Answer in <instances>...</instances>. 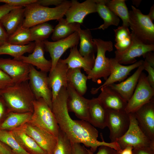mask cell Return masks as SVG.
<instances>
[{
    "label": "cell",
    "instance_id": "1",
    "mask_svg": "<svg viewBox=\"0 0 154 154\" xmlns=\"http://www.w3.org/2000/svg\"><path fill=\"white\" fill-rule=\"evenodd\" d=\"M67 97L66 88L63 87L52 101L51 109L60 129L66 134L72 143H82L90 148L93 153L102 145L119 151L120 147L117 142H106L102 134V141H98V131L89 122L82 120H74L71 117L67 108Z\"/></svg>",
    "mask_w": 154,
    "mask_h": 154
},
{
    "label": "cell",
    "instance_id": "2",
    "mask_svg": "<svg viewBox=\"0 0 154 154\" xmlns=\"http://www.w3.org/2000/svg\"><path fill=\"white\" fill-rule=\"evenodd\" d=\"M28 81L0 90V96L4 100L9 112L33 113V102L36 99Z\"/></svg>",
    "mask_w": 154,
    "mask_h": 154
},
{
    "label": "cell",
    "instance_id": "3",
    "mask_svg": "<svg viewBox=\"0 0 154 154\" xmlns=\"http://www.w3.org/2000/svg\"><path fill=\"white\" fill-rule=\"evenodd\" d=\"M71 1L64 0L60 5L51 8L33 3L25 7V18L22 25L30 28L38 24L63 18L70 6Z\"/></svg>",
    "mask_w": 154,
    "mask_h": 154
},
{
    "label": "cell",
    "instance_id": "4",
    "mask_svg": "<svg viewBox=\"0 0 154 154\" xmlns=\"http://www.w3.org/2000/svg\"><path fill=\"white\" fill-rule=\"evenodd\" d=\"M129 11V26L132 37L146 45L154 44V25L147 15L131 6Z\"/></svg>",
    "mask_w": 154,
    "mask_h": 154
},
{
    "label": "cell",
    "instance_id": "5",
    "mask_svg": "<svg viewBox=\"0 0 154 154\" xmlns=\"http://www.w3.org/2000/svg\"><path fill=\"white\" fill-rule=\"evenodd\" d=\"M33 112L29 122L57 137L60 128L55 116L48 104L42 98L33 102Z\"/></svg>",
    "mask_w": 154,
    "mask_h": 154
},
{
    "label": "cell",
    "instance_id": "6",
    "mask_svg": "<svg viewBox=\"0 0 154 154\" xmlns=\"http://www.w3.org/2000/svg\"><path fill=\"white\" fill-rule=\"evenodd\" d=\"M97 47V55L94 66L88 74V79L96 82L99 78H103L106 80L109 76L111 71L110 58L106 56L107 51L113 49L112 42L105 41L100 38H93Z\"/></svg>",
    "mask_w": 154,
    "mask_h": 154
},
{
    "label": "cell",
    "instance_id": "7",
    "mask_svg": "<svg viewBox=\"0 0 154 154\" xmlns=\"http://www.w3.org/2000/svg\"><path fill=\"white\" fill-rule=\"evenodd\" d=\"M129 128L121 137L116 141L121 150L128 146L133 148H154V142L145 134L138 125L134 113H129Z\"/></svg>",
    "mask_w": 154,
    "mask_h": 154
},
{
    "label": "cell",
    "instance_id": "8",
    "mask_svg": "<svg viewBox=\"0 0 154 154\" xmlns=\"http://www.w3.org/2000/svg\"><path fill=\"white\" fill-rule=\"evenodd\" d=\"M154 88L149 84L146 74L141 73L134 92L127 102L125 111L135 112L142 106L154 99Z\"/></svg>",
    "mask_w": 154,
    "mask_h": 154
},
{
    "label": "cell",
    "instance_id": "9",
    "mask_svg": "<svg viewBox=\"0 0 154 154\" xmlns=\"http://www.w3.org/2000/svg\"><path fill=\"white\" fill-rule=\"evenodd\" d=\"M29 84L36 100L42 98L52 109V96L47 73L37 70L31 65Z\"/></svg>",
    "mask_w": 154,
    "mask_h": 154
},
{
    "label": "cell",
    "instance_id": "10",
    "mask_svg": "<svg viewBox=\"0 0 154 154\" xmlns=\"http://www.w3.org/2000/svg\"><path fill=\"white\" fill-rule=\"evenodd\" d=\"M107 127L110 131L111 142H116L128 130L130 124L129 114L125 110L107 109Z\"/></svg>",
    "mask_w": 154,
    "mask_h": 154
},
{
    "label": "cell",
    "instance_id": "11",
    "mask_svg": "<svg viewBox=\"0 0 154 154\" xmlns=\"http://www.w3.org/2000/svg\"><path fill=\"white\" fill-rule=\"evenodd\" d=\"M17 129L22 130L31 137L48 154H53L57 141V137L29 122Z\"/></svg>",
    "mask_w": 154,
    "mask_h": 154
},
{
    "label": "cell",
    "instance_id": "12",
    "mask_svg": "<svg viewBox=\"0 0 154 154\" xmlns=\"http://www.w3.org/2000/svg\"><path fill=\"white\" fill-rule=\"evenodd\" d=\"M79 40V34L76 31L67 38L58 40L51 42L45 40L43 41L44 49L49 52L51 58L50 71L54 68L64 53L68 48L77 46Z\"/></svg>",
    "mask_w": 154,
    "mask_h": 154
},
{
    "label": "cell",
    "instance_id": "13",
    "mask_svg": "<svg viewBox=\"0 0 154 154\" xmlns=\"http://www.w3.org/2000/svg\"><path fill=\"white\" fill-rule=\"evenodd\" d=\"M30 66L20 60L0 58V69L10 77L15 84L29 81Z\"/></svg>",
    "mask_w": 154,
    "mask_h": 154
},
{
    "label": "cell",
    "instance_id": "14",
    "mask_svg": "<svg viewBox=\"0 0 154 154\" xmlns=\"http://www.w3.org/2000/svg\"><path fill=\"white\" fill-rule=\"evenodd\" d=\"M111 71L110 74L101 86L97 88H93L91 91L93 94H97L100 89L104 86L114 83L117 82L122 81L126 78L131 72L142 65L143 60H140L129 65L124 66L119 63L114 58H110Z\"/></svg>",
    "mask_w": 154,
    "mask_h": 154
},
{
    "label": "cell",
    "instance_id": "15",
    "mask_svg": "<svg viewBox=\"0 0 154 154\" xmlns=\"http://www.w3.org/2000/svg\"><path fill=\"white\" fill-rule=\"evenodd\" d=\"M66 89L68 93L67 106L68 112H73L80 120L88 122L90 99L80 94L69 84H68Z\"/></svg>",
    "mask_w": 154,
    "mask_h": 154
},
{
    "label": "cell",
    "instance_id": "16",
    "mask_svg": "<svg viewBox=\"0 0 154 154\" xmlns=\"http://www.w3.org/2000/svg\"><path fill=\"white\" fill-rule=\"evenodd\" d=\"M154 50V44H145L132 37L131 43L127 49L122 52L115 51L114 58L121 64H133L137 62L136 57L142 56L144 58L147 52Z\"/></svg>",
    "mask_w": 154,
    "mask_h": 154
},
{
    "label": "cell",
    "instance_id": "17",
    "mask_svg": "<svg viewBox=\"0 0 154 154\" xmlns=\"http://www.w3.org/2000/svg\"><path fill=\"white\" fill-rule=\"evenodd\" d=\"M134 113L140 128L147 137L154 142V99Z\"/></svg>",
    "mask_w": 154,
    "mask_h": 154
},
{
    "label": "cell",
    "instance_id": "18",
    "mask_svg": "<svg viewBox=\"0 0 154 154\" xmlns=\"http://www.w3.org/2000/svg\"><path fill=\"white\" fill-rule=\"evenodd\" d=\"M71 1V5L65 14V19L68 23H76L81 24L86 16L97 12V5L95 0H86L82 3L76 0Z\"/></svg>",
    "mask_w": 154,
    "mask_h": 154
},
{
    "label": "cell",
    "instance_id": "19",
    "mask_svg": "<svg viewBox=\"0 0 154 154\" xmlns=\"http://www.w3.org/2000/svg\"><path fill=\"white\" fill-rule=\"evenodd\" d=\"M68 69V65L60 58L54 68L49 72L48 80L52 91V101L56 98L62 87L66 88L68 85L67 74Z\"/></svg>",
    "mask_w": 154,
    "mask_h": 154
},
{
    "label": "cell",
    "instance_id": "20",
    "mask_svg": "<svg viewBox=\"0 0 154 154\" xmlns=\"http://www.w3.org/2000/svg\"><path fill=\"white\" fill-rule=\"evenodd\" d=\"M35 43V45L32 52L27 56H21L19 60L36 66L41 71L47 73L49 72L52 67V62L51 60H47L44 57L43 41H36Z\"/></svg>",
    "mask_w": 154,
    "mask_h": 154
},
{
    "label": "cell",
    "instance_id": "21",
    "mask_svg": "<svg viewBox=\"0 0 154 154\" xmlns=\"http://www.w3.org/2000/svg\"><path fill=\"white\" fill-rule=\"evenodd\" d=\"M108 110L97 98L90 99L88 122L94 127L103 129L107 127Z\"/></svg>",
    "mask_w": 154,
    "mask_h": 154
},
{
    "label": "cell",
    "instance_id": "22",
    "mask_svg": "<svg viewBox=\"0 0 154 154\" xmlns=\"http://www.w3.org/2000/svg\"><path fill=\"white\" fill-rule=\"evenodd\" d=\"M97 98L107 109L125 110L127 102L109 86L103 87Z\"/></svg>",
    "mask_w": 154,
    "mask_h": 154
},
{
    "label": "cell",
    "instance_id": "23",
    "mask_svg": "<svg viewBox=\"0 0 154 154\" xmlns=\"http://www.w3.org/2000/svg\"><path fill=\"white\" fill-rule=\"evenodd\" d=\"M143 70L142 64L137 68L132 75L124 81L118 84L114 83L108 86L118 93L127 102L134 92L140 75Z\"/></svg>",
    "mask_w": 154,
    "mask_h": 154
},
{
    "label": "cell",
    "instance_id": "24",
    "mask_svg": "<svg viewBox=\"0 0 154 154\" xmlns=\"http://www.w3.org/2000/svg\"><path fill=\"white\" fill-rule=\"evenodd\" d=\"M77 46L70 48L68 56L62 61L66 64L68 69L82 68L88 75L92 69L95 56H83L79 53Z\"/></svg>",
    "mask_w": 154,
    "mask_h": 154
},
{
    "label": "cell",
    "instance_id": "25",
    "mask_svg": "<svg viewBox=\"0 0 154 154\" xmlns=\"http://www.w3.org/2000/svg\"><path fill=\"white\" fill-rule=\"evenodd\" d=\"M24 13V7H18L10 11L0 21L9 36L22 26Z\"/></svg>",
    "mask_w": 154,
    "mask_h": 154
},
{
    "label": "cell",
    "instance_id": "26",
    "mask_svg": "<svg viewBox=\"0 0 154 154\" xmlns=\"http://www.w3.org/2000/svg\"><path fill=\"white\" fill-rule=\"evenodd\" d=\"M11 131L21 146L29 154H48L22 130L16 129Z\"/></svg>",
    "mask_w": 154,
    "mask_h": 154
},
{
    "label": "cell",
    "instance_id": "27",
    "mask_svg": "<svg viewBox=\"0 0 154 154\" xmlns=\"http://www.w3.org/2000/svg\"><path fill=\"white\" fill-rule=\"evenodd\" d=\"M57 21L58 23L54 28L51 37V39L53 41L67 38L80 28V24L68 23L63 17Z\"/></svg>",
    "mask_w": 154,
    "mask_h": 154
},
{
    "label": "cell",
    "instance_id": "28",
    "mask_svg": "<svg viewBox=\"0 0 154 154\" xmlns=\"http://www.w3.org/2000/svg\"><path fill=\"white\" fill-rule=\"evenodd\" d=\"M81 69H68L67 74L68 84L71 85L80 94L83 96L87 89V76L81 72Z\"/></svg>",
    "mask_w": 154,
    "mask_h": 154
},
{
    "label": "cell",
    "instance_id": "29",
    "mask_svg": "<svg viewBox=\"0 0 154 154\" xmlns=\"http://www.w3.org/2000/svg\"><path fill=\"white\" fill-rule=\"evenodd\" d=\"M97 5V12L103 20L104 23L98 27L92 29L104 30L111 25L117 26L119 24V18L106 5L105 0H95Z\"/></svg>",
    "mask_w": 154,
    "mask_h": 154
},
{
    "label": "cell",
    "instance_id": "30",
    "mask_svg": "<svg viewBox=\"0 0 154 154\" xmlns=\"http://www.w3.org/2000/svg\"><path fill=\"white\" fill-rule=\"evenodd\" d=\"M32 113L9 112L4 121L0 124V129L12 131L30 121Z\"/></svg>",
    "mask_w": 154,
    "mask_h": 154
},
{
    "label": "cell",
    "instance_id": "31",
    "mask_svg": "<svg viewBox=\"0 0 154 154\" xmlns=\"http://www.w3.org/2000/svg\"><path fill=\"white\" fill-rule=\"evenodd\" d=\"M80 40V54L83 56H95L97 52V47L93 40L90 29H82L80 28L77 31Z\"/></svg>",
    "mask_w": 154,
    "mask_h": 154
},
{
    "label": "cell",
    "instance_id": "32",
    "mask_svg": "<svg viewBox=\"0 0 154 154\" xmlns=\"http://www.w3.org/2000/svg\"><path fill=\"white\" fill-rule=\"evenodd\" d=\"M35 45V42H31L25 45L12 44L7 42L0 46V55L7 54L14 58L19 60L25 53H32Z\"/></svg>",
    "mask_w": 154,
    "mask_h": 154
},
{
    "label": "cell",
    "instance_id": "33",
    "mask_svg": "<svg viewBox=\"0 0 154 154\" xmlns=\"http://www.w3.org/2000/svg\"><path fill=\"white\" fill-rule=\"evenodd\" d=\"M125 0H105L106 5L123 22L122 25L129 26V12Z\"/></svg>",
    "mask_w": 154,
    "mask_h": 154
},
{
    "label": "cell",
    "instance_id": "34",
    "mask_svg": "<svg viewBox=\"0 0 154 154\" xmlns=\"http://www.w3.org/2000/svg\"><path fill=\"white\" fill-rule=\"evenodd\" d=\"M116 43L114 46L117 51L122 52L130 45L132 37L128 27L122 25L114 29Z\"/></svg>",
    "mask_w": 154,
    "mask_h": 154
},
{
    "label": "cell",
    "instance_id": "35",
    "mask_svg": "<svg viewBox=\"0 0 154 154\" xmlns=\"http://www.w3.org/2000/svg\"><path fill=\"white\" fill-rule=\"evenodd\" d=\"M54 29L52 25L47 22L39 24L30 28L31 42H43L46 40L52 33Z\"/></svg>",
    "mask_w": 154,
    "mask_h": 154
},
{
    "label": "cell",
    "instance_id": "36",
    "mask_svg": "<svg viewBox=\"0 0 154 154\" xmlns=\"http://www.w3.org/2000/svg\"><path fill=\"white\" fill-rule=\"evenodd\" d=\"M0 141L9 147L14 154H29L21 146L11 131L0 129Z\"/></svg>",
    "mask_w": 154,
    "mask_h": 154
},
{
    "label": "cell",
    "instance_id": "37",
    "mask_svg": "<svg viewBox=\"0 0 154 154\" xmlns=\"http://www.w3.org/2000/svg\"><path fill=\"white\" fill-rule=\"evenodd\" d=\"M7 42L19 45H25L30 43L31 40L29 28L20 26L9 36Z\"/></svg>",
    "mask_w": 154,
    "mask_h": 154
},
{
    "label": "cell",
    "instance_id": "38",
    "mask_svg": "<svg viewBox=\"0 0 154 154\" xmlns=\"http://www.w3.org/2000/svg\"><path fill=\"white\" fill-rule=\"evenodd\" d=\"M53 154H73L72 143L66 134L60 129Z\"/></svg>",
    "mask_w": 154,
    "mask_h": 154
},
{
    "label": "cell",
    "instance_id": "39",
    "mask_svg": "<svg viewBox=\"0 0 154 154\" xmlns=\"http://www.w3.org/2000/svg\"><path fill=\"white\" fill-rule=\"evenodd\" d=\"M37 1V0H0V3H3L12 6L24 7L31 4L36 3Z\"/></svg>",
    "mask_w": 154,
    "mask_h": 154
},
{
    "label": "cell",
    "instance_id": "40",
    "mask_svg": "<svg viewBox=\"0 0 154 154\" xmlns=\"http://www.w3.org/2000/svg\"><path fill=\"white\" fill-rule=\"evenodd\" d=\"M15 84L12 79L0 69V90L11 86Z\"/></svg>",
    "mask_w": 154,
    "mask_h": 154
},
{
    "label": "cell",
    "instance_id": "41",
    "mask_svg": "<svg viewBox=\"0 0 154 154\" xmlns=\"http://www.w3.org/2000/svg\"><path fill=\"white\" fill-rule=\"evenodd\" d=\"M88 154H119V152L108 146L102 145L99 147L96 153L92 152L90 149L86 148Z\"/></svg>",
    "mask_w": 154,
    "mask_h": 154
},
{
    "label": "cell",
    "instance_id": "42",
    "mask_svg": "<svg viewBox=\"0 0 154 154\" xmlns=\"http://www.w3.org/2000/svg\"><path fill=\"white\" fill-rule=\"evenodd\" d=\"M144 70H146L148 73L147 76L148 81L150 85L154 88V68L151 66L145 60L143 63Z\"/></svg>",
    "mask_w": 154,
    "mask_h": 154
},
{
    "label": "cell",
    "instance_id": "43",
    "mask_svg": "<svg viewBox=\"0 0 154 154\" xmlns=\"http://www.w3.org/2000/svg\"><path fill=\"white\" fill-rule=\"evenodd\" d=\"M64 0H37V3L39 5L46 7L51 5L56 6L61 4Z\"/></svg>",
    "mask_w": 154,
    "mask_h": 154
},
{
    "label": "cell",
    "instance_id": "44",
    "mask_svg": "<svg viewBox=\"0 0 154 154\" xmlns=\"http://www.w3.org/2000/svg\"><path fill=\"white\" fill-rule=\"evenodd\" d=\"M73 154H88L86 148L79 143H72Z\"/></svg>",
    "mask_w": 154,
    "mask_h": 154
},
{
    "label": "cell",
    "instance_id": "45",
    "mask_svg": "<svg viewBox=\"0 0 154 154\" xmlns=\"http://www.w3.org/2000/svg\"><path fill=\"white\" fill-rule=\"evenodd\" d=\"M133 154H154V148L146 147L133 148Z\"/></svg>",
    "mask_w": 154,
    "mask_h": 154
},
{
    "label": "cell",
    "instance_id": "46",
    "mask_svg": "<svg viewBox=\"0 0 154 154\" xmlns=\"http://www.w3.org/2000/svg\"><path fill=\"white\" fill-rule=\"evenodd\" d=\"M21 7H16L5 4L0 5V21L2 18L11 10Z\"/></svg>",
    "mask_w": 154,
    "mask_h": 154
},
{
    "label": "cell",
    "instance_id": "47",
    "mask_svg": "<svg viewBox=\"0 0 154 154\" xmlns=\"http://www.w3.org/2000/svg\"><path fill=\"white\" fill-rule=\"evenodd\" d=\"M9 35L0 22V46L7 42Z\"/></svg>",
    "mask_w": 154,
    "mask_h": 154
},
{
    "label": "cell",
    "instance_id": "48",
    "mask_svg": "<svg viewBox=\"0 0 154 154\" xmlns=\"http://www.w3.org/2000/svg\"><path fill=\"white\" fill-rule=\"evenodd\" d=\"M144 58L145 60L151 66L154 68V54L152 51L147 52Z\"/></svg>",
    "mask_w": 154,
    "mask_h": 154
},
{
    "label": "cell",
    "instance_id": "49",
    "mask_svg": "<svg viewBox=\"0 0 154 154\" xmlns=\"http://www.w3.org/2000/svg\"><path fill=\"white\" fill-rule=\"evenodd\" d=\"M0 154H14L9 147L0 141Z\"/></svg>",
    "mask_w": 154,
    "mask_h": 154
},
{
    "label": "cell",
    "instance_id": "50",
    "mask_svg": "<svg viewBox=\"0 0 154 154\" xmlns=\"http://www.w3.org/2000/svg\"><path fill=\"white\" fill-rule=\"evenodd\" d=\"M6 107H7L4 100L0 96V119L4 115L6 110L9 111L8 109H6Z\"/></svg>",
    "mask_w": 154,
    "mask_h": 154
},
{
    "label": "cell",
    "instance_id": "51",
    "mask_svg": "<svg viewBox=\"0 0 154 154\" xmlns=\"http://www.w3.org/2000/svg\"><path fill=\"white\" fill-rule=\"evenodd\" d=\"M133 148L131 146L126 147L119 152V154H133Z\"/></svg>",
    "mask_w": 154,
    "mask_h": 154
},
{
    "label": "cell",
    "instance_id": "52",
    "mask_svg": "<svg viewBox=\"0 0 154 154\" xmlns=\"http://www.w3.org/2000/svg\"><path fill=\"white\" fill-rule=\"evenodd\" d=\"M150 19L153 21L154 20V5H153L151 7L149 13L147 15Z\"/></svg>",
    "mask_w": 154,
    "mask_h": 154
},
{
    "label": "cell",
    "instance_id": "53",
    "mask_svg": "<svg viewBox=\"0 0 154 154\" xmlns=\"http://www.w3.org/2000/svg\"><path fill=\"white\" fill-rule=\"evenodd\" d=\"M141 0H132L133 4L135 5L136 7H138L139 5Z\"/></svg>",
    "mask_w": 154,
    "mask_h": 154
},
{
    "label": "cell",
    "instance_id": "54",
    "mask_svg": "<svg viewBox=\"0 0 154 154\" xmlns=\"http://www.w3.org/2000/svg\"></svg>",
    "mask_w": 154,
    "mask_h": 154
}]
</instances>
